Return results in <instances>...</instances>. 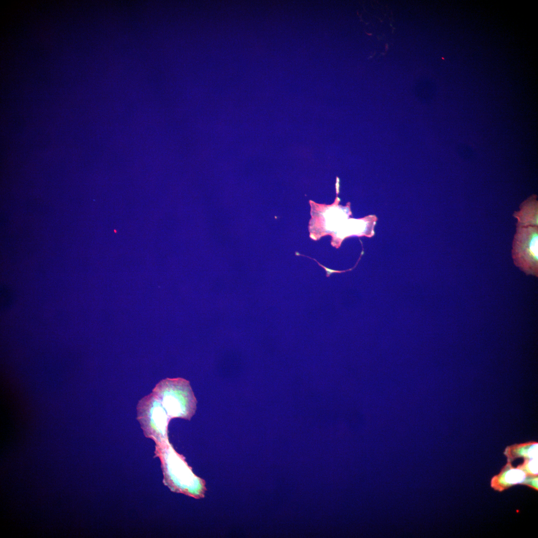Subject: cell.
Here are the masks:
<instances>
[{
	"mask_svg": "<svg viewBox=\"0 0 538 538\" xmlns=\"http://www.w3.org/2000/svg\"><path fill=\"white\" fill-rule=\"evenodd\" d=\"M171 418H189L195 410V399L188 381L166 379L159 382L152 393Z\"/></svg>",
	"mask_w": 538,
	"mask_h": 538,
	"instance_id": "1",
	"label": "cell"
},
{
	"mask_svg": "<svg viewBox=\"0 0 538 538\" xmlns=\"http://www.w3.org/2000/svg\"><path fill=\"white\" fill-rule=\"evenodd\" d=\"M512 257L515 265L522 271L538 276V227H516Z\"/></svg>",
	"mask_w": 538,
	"mask_h": 538,
	"instance_id": "2",
	"label": "cell"
},
{
	"mask_svg": "<svg viewBox=\"0 0 538 538\" xmlns=\"http://www.w3.org/2000/svg\"><path fill=\"white\" fill-rule=\"evenodd\" d=\"M137 410L138 420L146 435L157 441L163 439L170 417L152 393L138 402Z\"/></svg>",
	"mask_w": 538,
	"mask_h": 538,
	"instance_id": "3",
	"label": "cell"
},
{
	"mask_svg": "<svg viewBox=\"0 0 538 538\" xmlns=\"http://www.w3.org/2000/svg\"><path fill=\"white\" fill-rule=\"evenodd\" d=\"M519 209L513 214L517 220L516 227H538V202L536 195H533L523 201Z\"/></svg>",
	"mask_w": 538,
	"mask_h": 538,
	"instance_id": "4",
	"label": "cell"
},
{
	"mask_svg": "<svg viewBox=\"0 0 538 538\" xmlns=\"http://www.w3.org/2000/svg\"><path fill=\"white\" fill-rule=\"evenodd\" d=\"M525 472L521 469L512 468L505 473L504 481L508 484H517L523 482L526 479Z\"/></svg>",
	"mask_w": 538,
	"mask_h": 538,
	"instance_id": "5",
	"label": "cell"
},
{
	"mask_svg": "<svg viewBox=\"0 0 538 538\" xmlns=\"http://www.w3.org/2000/svg\"><path fill=\"white\" fill-rule=\"evenodd\" d=\"M13 295L10 290L2 288L0 290V306L2 310L8 308L12 302Z\"/></svg>",
	"mask_w": 538,
	"mask_h": 538,
	"instance_id": "6",
	"label": "cell"
},
{
	"mask_svg": "<svg viewBox=\"0 0 538 538\" xmlns=\"http://www.w3.org/2000/svg\"><path fill=\"white\" fill-rule=\"evenodd\" d=\"M527 464V469L532 474H538V458L530 459Z\"/></svg>",
	"mask_w": 538,
	"mask_h": 538,
	"instance_id": "7",
	"label": "cell"
}]
</instances>
